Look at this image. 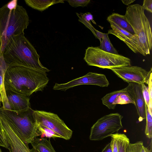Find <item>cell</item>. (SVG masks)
<instances>
[{"instance_id":"11","label":"cell","mask_w":152,"mask_h":152,"mask_svg":"<svg viewBox=\"0 0 152 152\" xmlns=\"http://www.w3.org/2000/svg\"><path fill=\"white\" fill-rule=\"evenodd\" d=\"M110 24L111 29L108 30V34H113L124 42L133 52L142 55L140 45L137 36L130 33L112 22Z\"/></svg>"},{"instance_id":"14","label":"cell","mask_w":152,"mask_h":152,"mask_svg":"<svg viewBox=\"0 0 152 152\" xmlns=\"http://www.w3.org/2000/svg\"><path fill=\"white\" fill-rule=\"evenodd\" d=\"M7 139L10 144V152H32L28 146L23 142L7 123L0 117Z\"/></svg>"},{"instance_id":"6","label":"cell","mask_w":152,"mask_h":152,"mask_svg":"<svg viewBox=\"0 0 152 152\" xmlns=\"http://www.w3.org/2000/svg\"><path fill=\"white\" fill-rule=\"evenodd\" d=\"M84 59L89 66L110 69L131 65L129 58L105 52L98 47H89L86 50Z\"/></svg>"},{"instance_id":"26","label":"cell","mask_w":152,"mask_h":152,"mask_svg":"<svg viewBox=\"0 0 152 152\" xmlns=\"http://www.w3.org/2000/svg\"><path fill=\"white\" fill-rule=\"evenodd\" d=\"M143 142L139 141L134 143H129L126 149V152H140Z\"/></svg>"},{"instance_id":"10","label":"cell","mask_w":152,"mask_h":152,"mask_svg":"<svg viewBox=\"0 0 152 152\" xmlns=\"http://www.w3.org/2000/svg\"><path fill=\"white\" fill-rule=\"evenodd\" d=\"M83 85H91L101 87H107L109 85V83L105 75L89 72L83 76L73 79L66 83H56L53 89L65 91L69 88Z\"/></svg>"},{"instance_id":"18","label":"cell","mask_w":152,"mask_h":152,"mask_svg":"<svg viewBox=\"0 0 152 152\" xmlns=\"http://www.w3.org/2000/svg\"><path fill=\"white\" fill-rule=\"evenodd\" d=\"M64 0H25L26 3L31 8L42 11L50 6L58 3H64Z\"/></svg>"},{"instance_id":"23","label":"cell","mask_w":152,"mask_h":152,"mask_svg":"<svg viewBox=\"0 0 152 152\" xmlns=\"http://www.w3.org/2000/svg\"><path fill=\"white\" fill-rule=\"evenodd\" d=\"M38 130L41 138L45 137L50 138L56 137L61 138V136L52 130L41 125L38 124Z\"/></svg>"},{"instance_id":"17","label":"cell","mask_w":152,"mask_h":152,"mask_svg":"<svg viewBox=\"0 0 152 152\" xmlns=\"http://www.w3.org/2000/svg\"><path fill=\"white\" fill-rule=\"evenodd\" d=\"M32 152H56L52 146L50 140L46 138H36L31 142Z\"/></svg>"},{"instance_id":"24","label":"cell","mask_w":152,"mask_h":152,"mask_svg":"<svg viewBox=\"0 0 152 152\" xmlns=\"http://www.w3.org/2000/svg\"><path fill=\"white\" fill-rule=\"evenodd\" d=\"M146 113V125L145 133L146 137L151 139L152 137V117L150 113L148 107L145 104Z\"/></svg>"},{"instance_id":"4","label":"cell","mask_w":152,"mask_h":152,"mask_svg":"<svg viewBox=\"0 0 152 152\" xmlns=\"http://www.w3.org/2000/svg\"><path fill=\"white\" fill-rule=\"evenodd\" d=\"M0 116L27 145L39 136L35 110L30 107L22 110L15 111L1 107H0Z\"/></svg>"},{"instance_id":"20","label":"cell","mask_w":152,"mask_h":152,"mask_svg":"<svg viewBox=\"0 0 152 152\" xmlns=\"http://www.w3.org/2000/svg\"><path fill=\"white\" fill-rule=\"evenodd\" d=\"M76 14L79 18L78 20L89 29L96 38L95 32L96 29L92 26L91 23V21L94 24H96V23L94 20L93 16L92 14L89 12H87L85 13H80V14L76 13Z\"/></svg>"},{"instance_id":"19","label":"cell","mask_w":152,"mask_h":152,"mask_svg":"<svg viewBox=\"0 0 152 152\" xmlns=\"http://www.w3.org/2000/svg\"><path fill=\"white\" fill-rule=\"evenodd\" d=\"M107 20L109 22L114 23L129 32L134 34L132 27L125 18L124 15L117 13H113L109 15Z\"/></svg>"},{"instance_id":"29","label":"cell","mask_w":152,"mask_h":152,"mask_svg":"<svg viewBox=\"0 0 152 152\" xmlns=\"http://www.w3.org/2000/svg\"><path fill=\"white\" fill-rule=\"evenodd\" d=\"M142 7L145 10L151 13L152 12V0H144Z\"/></svg>"},{"instance_id":"30","label":"cell","mask_w":152,"mask_h":152,"mask_svg":"<svg viewBox=\"0 0 152 152\" xmlns=\"http://www.w3.org/2000/svg\"><path fill=\"white\" fill-rule=\"evenodd\" d=\"M95 32L96 35V38H98L100 41V42H101L102 38L105 34V33L100 32L96 30V29L95 30Z\"/></svg>"},{"instance_id":"34","label":"cell","mask_w":152,"mask_h":152,"mask_svg":"<svg viewBox=\"0 0 152 152\" xmlns=\"http://www.w3.org/2000/svg\"><path fill=\"white\" fill-rule=\"evenodd\" d=\"M0 152H2L1 148H0Z\"/></svg>"},{"instance_id":"21","label":"cell","mask_w":152,"mask_h":152,"mask_svg":"<svg viewBox=\"0 0 152 152\" xmlns=\"http://www.w3.org/2000/svg\"><path fill=\"white\" fill-rule=\"evenodd\" d=\"M98 48L105 52L115 54H118L117 51L111 43L108 33H105L100 42V45Z\"/></svg>"},{"instance_id":"7","label":"cell","mask_w":152,"mask_h":152,"mask_svg":"<svg viewBox=\"0 0 152 152\" xmlns=\"http://www.w3.org/2000/svg\"><path fill=\"white\" fill-rule=\"evenodd\" d=\"M123 118V116L118 113H110L101 117L91 127L90 140H101L118 133L123 128L121 122Z\"/></svg>"},{"instance_id":"28","label":"cell","mask_w":152,"mask_h":152,"mask_svg":"<svg viewBox=\"0 0 152 152\" xmlns=\"http://www.w3.org/2000/svg\"><path fill=\"white\" fill-rule=\"evenodd\" d=\"M111 140L110 142V146L112 152H118V149L117 141L116 138L113 134L110 136Z\"/></svg>"},{"instance_id":"8","label":"cell","mask_w":152,"mask_h":152,"mask_svg":"<svg viewBox=\"0 0 152 152\" xmlns=\"http://www.w3.org/2000/svg\"><path fill=\"white\" fill-rule=\"evenodd\" d=\"M35 113L38 125L52 130L62 138L67 140L71 138L72 131L57 114L42 110H35Z\"/></svg>"},{"instance_id":"35","label":"cell","mask_w":152,"mask_h":152,"mask_svg":"<svg viewBox=\"0 0 152 152\" xmlns=\"http://www.w3.org/2000/svg\"></svg>"},{"instance_id":"27","label":"cell","mask_w":152,"mask_h":152,"mask_svg":"<svg viewBox=\"0 0 152 152\" xmlns=\"http://www.w3.org/2000/svg\"><path fill=\"white\" fill-rule=\"evenodd\" d=\"M66 1L72 7L75 8L78 7H84L90 2V0H67Z\"/></svg>"},{"instance_id":"12","label":"cell","mask_w":152,"mask_h":152,"mask_svg":"<svg viewBox=\"0 0 152 152\" xmlns=\"http://www.w3.org/2000/svg\"><path fill=\"white\" fill-rule=\"evenodd\" d=\"M104 105L110 109H114L117 104H124L131 103L135 105L127 87L121 90L107 94L101 99Z\"/></svg>"},{"instance_id":"16","label":"cell","mask_w":152,"mask_h":152,"mask_svg":"<svg viewBox=\"0 0 152 152\" xmlns=\"http://www.w3.org/2000/svg\"><path fill=\"white\" fill-rule=\"evenodd\" d=\"M8 66L5 63L3 56H0V96L1 101L3 104L2 107L4 109L11 110L7 96L4 85L5 72Z\"/></svg>"},{"instance_id":"13","label":"cell","mask_w":152,"mask_h":152,"mask_svg":"<svg viewBox=\"0 0 152 152\" xmlns=\"http://www.w3.org/2000/svg\"><path fill=\"white\" fill-rule=\"evenodd\" d=\"M127 91L135 103L139 121H142L146 119L145 103L142 93V84L135 83H128Z\"/></svg>"},{"instance_id":"5","label":"cell","mask_w":152,"mask_h":152,"mask_svg":"<svg viewBox=\"0 0 152 152\" xmlns=\"http://www.w3.org/2000/svg\"><path fill=\"white\" fill-rule=\"evenodd\" d=\"M141 5L136 4L129 6L125 18L130 24L138 38L142 55H150L152 45L151 28Z\"/></svg>"},{"instance_id":"2","label":"cell","mask_w":152,"mask_h":152,"mask_svg":"<svg viewBox=\"0 0 152 152\" xmlns=\"http://www.w3.org/2000/svg\"><path fill=\"white\" fill-rule=\"evenodd\" d=\"M24 34L11 37L4 50V60L8 66L29 67L45 72L50 70L43 66L36 50L25 37Z\"/></svg>"},{"instance_id":"1","label":"cell","mask_w":152,"mask_h":152,"mask_svg":"<svg viewBox=\"0 0 152 152\" xmlns=\"http://www.w3.org/2000/svg\"><path fill=\"white\" fill-rule=\"evenodd\" d=\"M46 72L33 68L19 66H8L5 72L6 91L29 96L42 91L48 83Z\"/></svg>"},{"instance_id":"9","label":"cell","mask_w":152,"mask_h":152,"mask_svg":"<svg viewBox=\"0 0 152 152\" xmlns=\"http://www.w3.org/2000/svg\"><path fill=\"white\" fill-rule=\"evenodd\" d=\"M110 69L118 77L128 83L133 82L148 85L152 70L151 67L149 71H147L141 67L131 65Z\"/></svg>"},{"instance_id":"25","label":"cell","mask_w":152,"mask_h":152,"mask_svg":"<svg viewBox=\"0 0 152 152\" xmlns=\"http://www.w3.org/2000/svg\"><path fill=\"white\" fill-rule=\"evenodd\" d=\"M142 93L145 104L147 106L149 111L152 114V101L149 94L148 86L145 84H142Z\"/></svg>"},{"instance_id":"33","label":"cell","mask_w":152,"mask_h":152,"mask_svg":"<svg viewBox=\"0 0 152 152\" xmlns=\"http://www.w3.org/2000/svg\"><path fill=\"white\" fill-rule=\"evenodd\" d=\"M135 0H121V1L124 4L128 5L134 2Z\"/></svg>"},{"instance_id":"3","label":"cell","mask_w":152,"mask_h":152,"mask_svg":"<svg viewBox=\"0 0 152 152\" xmlns=\"http://www.w3.org/2000/svg\"><path fill=\"white\" fill-rule=\"evenodd\" d=\"M17 2L11 1L0 8V56L10 38L24 34L29 24L26 10Z\"/></svg>"},{"instance_id":"22","label":"cell","mask_w":152,"mask_h":152,"mask_svg":"<svg viewBox=\"0 0 152 152\" xmlns=\"http://www.w3.org/2000/svg\"><path fill=\"white\" fill-rule=\"evenodd\" d=\"M113 134L117 141L118 152H126L127 148L130 143L129 138L124 134L117 133Z\"/></svg>"},{"instance_id":"32","label":"cell","mask_w":152,"mask_h":152,"mask_svg":"<svg viewBox=\"0 0 152 152\" xmlns=\"http://www.w3.org/2000/svg\"><path fill=\"white\" fill-rule=\"evenodd\" d=\"M151 149H149L147 148L144 147L143 145L142 146L140 152H152L151 151Z\"/></svg>"},{"instance_id":"31","label":"cell","mask_w":152,"mask_h":152,"mask_svg":"<svg viewBox=\"0 0 152 152\" xmlns=\"http://www.w3.org/2000/svg\"><path fill=\"white\" fill-rule=\"evenodd\" d=\"M101 152H112L110 146V142L105 147Z\"/></svg>"},{"instance_id":"15","label":"cell","mask_w":152,"mask_h":152,"mask_svg":"<svg viewBox=\"0 0 152 152\" xmlns=\"http://www.w3.org/2000/svg\"><path fill=\"white\" fill-rule=\"evenodd\" d=\"M6 92L11 110L19 111L30 107L28 96L10 91Z\"/></svg>"}]
</instances>
